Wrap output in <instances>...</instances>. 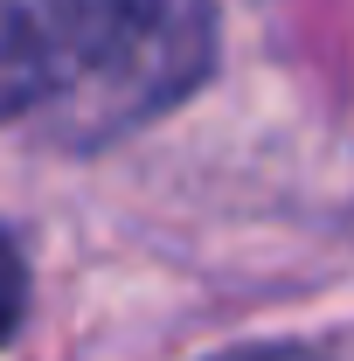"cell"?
<instances>
[{"label": "cell", "instance_id": "cell-2", "mask_svg": "<svg viewBox=\"0 0 354 361\" xmlns=\"http://www.w3.org/2000/svg\"><path fill=\"white\" fill-rule=\"evenodd\" d=\"M21 306H28V264H21L14 236L0 229V341L21 326Z\"/></svg>", "mask_w": 354, "mask_h": 361}, {"label": "cell", "instance_id": "cell-3", "mask_svg": "<svg viewBox=\"0 0 354 361\" xmlns=\"http://www.w3.org/2000/svg\"><path fill=\"white\" fill-rule=\"evenodd\" d=\"M216 361H319L312 348H292V341H278V348H236V355H216Z\"/></svg>", "mask_w": 354, "mask_h": 361}, {"label": "cell", "instance_id": "cell-1", "mask_svg": "<svg viewBox=\"0 0 354 361\" xmlns=\"http://www.w3.org/2000/svg\"><path fill=\"white\" fill-rule=\"evenodd\" d=\"M167 0H0V118L133 63Z\"/></svg>", "mask_w": 354, "mask_h": 361}]
</instances>
